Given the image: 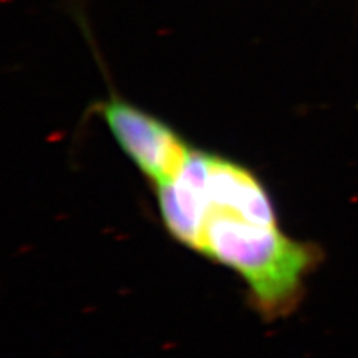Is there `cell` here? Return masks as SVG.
<instances>
[{
    "label": "cell",
    "instance_id": "6da1fadb",
    "mask_svg": "<svg viewBox=\"0 0 358 358\" xmlns=\"http://www.w3.org/2000/svg\"><path fill=\"white\" fill-rule=\"evenodd\" d=\"M172 236L242 278L266 320L293 310L317 251L279 227L272 200L251 172L214 155L189 152L169 182L157 185Z\"/></svg>",
    "mask_w": 358,
    "mask_h": 358
},
{
    "label": "cell",
    "instance_id": "7a4b0ae2",
    "mask_svg": "<svg viewBox=\"0 0 358 358\" xmlns=\"http://www.w3.org/2000/svg\"><path fill=\"white\" fill-rule=\"evenodd\" d=\"M103 115L120 145L139 169L159 185L182 169L189 151L160 121L122 102H110Z\"/></svg>",
    "mask_w": 358,
    "mask_h": 358
}]
</instances>
